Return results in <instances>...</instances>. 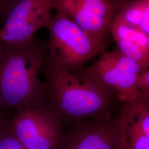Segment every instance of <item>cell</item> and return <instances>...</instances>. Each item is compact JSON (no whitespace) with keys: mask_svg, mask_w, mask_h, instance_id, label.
Masks as SVG:
<instances>
[{"mask_svg":"<svg viewBox=\"0 0 149 149\" xmlns=\"http://www.w3.org/2000/svg\"><path fill=\"white\" fill-rule=\"evenodd\" d=\"M48 40L34 38L18 44L3 43L0 49V109L12 116L29 108L50 107L39 79L47 55Z\"/></svg>","mask_w":149,"mask_h":149,"instance_id":"cell-1","label":"cell"},{"mask_svg":"<svg viewBox=\"0 0 149 149\" xmlns=\"http://www.w3.org/2000/svg\"><path fill=\"white\" fill-rule=\"evenodd\" d=\"M42 70L50 107L65 126L85 119L116 114L122 102L114 91L89 77L60 69L45 60Z\"/></svg>","mask_w":149,"mask_h":149,"instance_id":"cell-2","label":"cell"},{"mask_svg":"<svg viewBox=\"0 0 149 149\" xmlns=\"http://www.w3.org/2000/svg\"><path fill=\"white\" fill-rule=\"evenodd\" d=\"M46 29L49 34L46 60L60 69L73 72L105 50L106 44L92 37L59 11Z\"/></svg>","mask_w":149,"mask_h":149,"instance_id":"cell-3","label":"cell"},{"mask_svg":"<svg viewBox=\"0 0 149 149\" xmlns=\"http://www.w3.org/2000/svg\"><path fill=\"white\" fill-rule=\"evenodd\" d=\"M89 77L117 93L122 103L130 102L142 95L139 89L143 73L140 65L118 48L104 50L92 64L73 72Z\"/></svg>","mask_w":149,"mask_h":149,"instance_id":"cell-4","label":"cell"},{"mask_svg":"<svg viewBox=\"0 0 149 149\" xmlns=\"http://www.w3.org/2000/svg\"><path fill=\"white\" fill-rule=\"evenodd\" d=\"M10 126L26 149H60L65 125L50 107L29 108L15 112Z\"/></svg>","mask_w":149,"mask_h":149,"instance_id":"cell-5","label":"cell"},{"mask_svg":"<svg viewBox=\"0 0 149 149\" xmlns=\"http://www.w3.org/2000/svg\"><path fill=\"white\" fill-rule=\"evenodd\" d=\"M60 149H125L120 110L111 117L85 119L65 125Z\"/></svg>","mask_w":149,"mask_h":149,"instance_id":"cell-6","label":"cell"},{"mask_svg":"<svg viewBox=\"0 0 149 149\" xmlns=\"http://www.w3.org/2000/svg\"><path fill=\"white\" fill-rule=\"evenodd\" d=\"M52 0H18L0 29L3 43L27 42L52 21Z\"/></svg>","mask_w":149,"mask_h":149,"instance_id":"cell-7","label":"cell"},{"mask_svg":"<svg viewBox=\"0 0 149 149\" xmlns=\"http://www.w3.org/2000/svg\"><path fill=\"white\" fill-rule=\"evenodd\" d=\"M52 5L92 37L106 44L114 17L111 0H52Z\"/></svg>","mask_w":149,"mask_h":149,"instance_id":"cell-8","label":"cell"},{"mask_svg":"<svg viewBox=\"0 0 149 149\" xmlns=\"http://www.w3.org/2000/svg\"><path fill=\"white\" fill-rule=\"evenodd\" d=\"M120 115L125 149H149V96L122 103Z\"/></svg>","mask_w":149,"mask_h":149,"instance_id":"cell-9","label":"cell"},{"mask_svg":"<svg viewBox=\"0 0 149 149\" xmlns=\"http://www.w3.org/2000/svg\"><path fill=\"white\" fill-rule=\"evenodd\" d=\"M110 33L118 48L137 62L144 72L149 67V37L138 27L113 19Z\"/></svg>","mask_w":149,"mask_h":149,"instance_id":"cell-10","label":"cell"},{"mask_svg":"<svg viewBox=\"0 0 149 149\" xmlns=\"http://www.w3.org/2000/svg\"><path fill=\"white\" fill-rule=\"evenodd\" d=\"M148 0H128L120 8L113 19L130 26L138 27Z\"/></svg>","mask_w":149,"mask_h":149,"instance_id":"cell-11","label":"cell"},{"mask_svg":"<svg viewBox=\"0 0 149 149\" xmlns=\"http://www.w3.org/2000/svg\"><path fill=\"white\" fill-rule=\"evenodd\" d=\"M11 118L0 127V149H24L11 130Z\"/></svg>","mask_w":149,"mask_h":149,"instance_id":"cell-12","label":"cell"},{"mask_svg":"<svg viewBox=\"0 0 149 149\" xmlns=\"http://www.w3.org/2000/svg\"><path fill=\"white\" fill-rule=\"evenodd\" d=\"M18 0H0V29L10 11Z\"/></svg>","mask_w":149,"mask_h":149,"instance_id":"cell-13","label":"cell"},{"mask_svg":"<svg viewBox=\"0 0 149 149\" xmlns=\"http://www.w3.org/2000/svg\"><path fill=\"white\" fill-rule=\"evenodd\" d=\"M138 86L142 95L149 96V67L140 75Z\"/></svg>","mask_w":149,"mask_h":149,"instance_id":"cell-14","label":"cell"},{"mask_svg":"<svg viewBox=\"0 0 149 149\" xmlns=\"http://www.w3.org/2000/svg\"><path fill=\"white\" fill-rule=\"evenodd\" d=\"M138 28L149 37V0L145 8Z\"/></svg>","mask_w":149,"mask_h":149,"instance_id":"cell-15","label":"cell"},{"mask_svg":"<svg viewBox=\"0 0 149 149\" xmlns=\"http://www.w3.org/2000/svg\"><path fill=\"white\" fill-rule=\"evenodd\" d=\"M128 0H111L112 5L114 10V16L116 15L120 8L122 7V6Z\"/></svg>","mask_w":149,"mask_h":149,"instance_id":"cell-16","label":"cell"},{"mask_svg":"<svg viewBox=\"0 0 149 149\" xmlns=\"http://www.w3.org/2000/svg\"><path fill=\"white\" fill-rule=\"evenodd\" d=\"M11 117V116L6 113L5 112H3L0 109V127L8 119H9Z\"/></svg>","mask_w":149,"mask_h":149,"instance_id":"cell-17","label":"cell"},{"mask_svg":"<svg viewBox=\"0 0 149 149\" xmlns=\"http://www.w3.org/2000/svg\"><path fill=\"white\" fill-rule=\"evenodd\" d=\"M2 44H3V42H2V39L1 37V31H0V49L1 48Z\"/></svg>","mask_w":149,"mask_h":149,"instance_id":"cell-18","label":"cell"},{"mask_svg":"<svg viewBox=\"0 0 149 149\" xmlns=\"http://www.w3.org/2000/svg\"></svg>","mask_w":149,"mask_h":149,"instance_id":"cell-19","label":"cell"}]
</instances>
